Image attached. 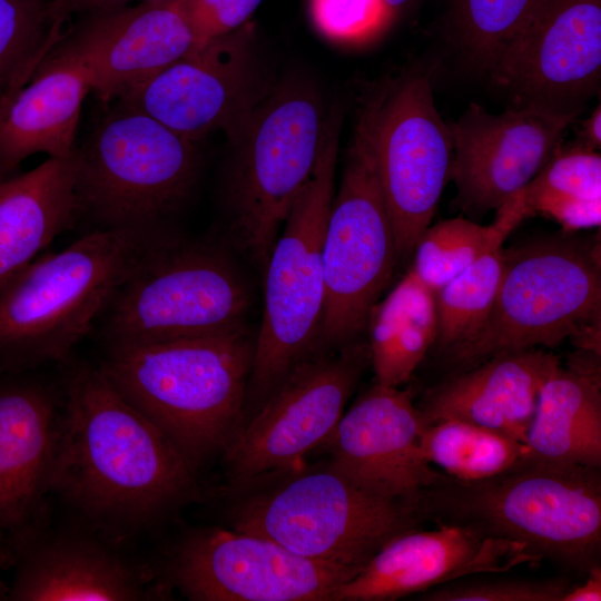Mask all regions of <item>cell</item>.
<instances>
[{
    "label": "cell",
    "mask_w": 601,
    "mask_h": 601,
    "mask_svg": "<svg viewBox=\"0 0 601 601\" xmlns=\"http://www.w3.org/2000/svg\"><path fill=\"white\" fill-rule=\"evenodd\" d=\"M370 364L368 344L356 341L295 365L223 453L226 483L296 464L321 446Z\"/></svg>",
    "instance_id": "cell-14"
},
{
    "label": "cell",
    "mask_w": 601,
    "mask_h": 601,
    "mask_svg": "<svg viewBox=\"0 0 601 601\" xmlns=\"http://www.w3.org/2000/svg\"><path fill=\"white\" fill-rule=\"evenodd\" d=\"M263 0H184L201 47L211 39L238 30Z\"/></svg>",
    "instance_id": "cell-36"
},
{
    "label": "cell",
    "mask_w": 601,
    "mask_h": 601,
    "mask_svg": "<svg viewBox=\"0 0 601 601\" xmlns=\"http://www.w3.org/2000/svg\"><path fill=\"white\" fill-rule=\"evenodd\" d=\"M198 168L196 141L118 101L77 149L79 214L97 229L164 227Z\"/></svg>",
    "instance_id": "cell-10"
},
{
    "label": "cell",
    "mask_w": 601,
    "mask_h": 601,
    "mask_svg": "<svg viewBox=\"0 0 601 601\" xmlns=\"http://www.w3.org/2000/svg\"><path fill=\"white\" fill-rule=\"evenodd\" d=\"M77 149L0 181V284L16 274L79 215Z\"/></svg>",
    "instance_id": "cell-25"
},
{
    "label": "cell",
    "mask_w": 601,
    "mask_h": 601,
    "mask_svg": "<svg viewBox=\"0 0 601 601\" xmlns=\"http://www.w3.org/2000/svg\"><path fill=\"white\" fill-rule=\"evenodd\" d=\"M255 334L245 325L206 336L106 345L98 365L198 473L244 427Z\"/></svg>",
    "instance_id": "cell-2"
},
{
    "label": "cell",
    "mask_w": 601,
    "mask_h": 601,
    "mask_svg": "<svg viewBox=\"0 0 601 601\" xmlns=\"http://www.w3.org/2000/svg\"><path fill=\"white\" fill-rule=\"evenodd\" d=\"M45 0H0V108L33 76L66 32Z\"/></svg>",
    "instance_id": "cell-30"
},
{
    "label": "cell",
    "mask_w": 601,
    "mask_h": 601,
    "mask_svg": "<svg viewBox=\"0 0 601 601\" xmlns=\"http://www.w3.org/2000/svg\"><path fill=\"white\" fill-rule=\"evenodd\" d=\"M8 585L3 582L0 577V600H6L7 598Z\"/></svg>",
    "instance_id": "cell-42"
},
{
    "label": "cell",
    "mask_w": 601,
    "mask_h": 601,
    "mask_svg": "<svg viewBox=\"0 0 601 601\" xmlns=\"http://www.w3.org/2000/svg\"><path fill=\"white\" fill-rule=\"evenodd\" d=\"M415 0H382L387 28L395 19L407 9Z\"/></svg>",
    "instance_id": "cell-41"
},
{
    "label": "cell",
    "mask_w": 601,
    "mask_h": 601,
    "mask_svg": "<svg viewBox=\"0 0 601 601\" xmlns=\"http://www.w3.org/2000/svg\"><path fill=\"white\" fill-rule=\"evenodd\" d=\"M366 329L376 382L400 387L437 339L435 292L410 268L385 298L375 304Z\"/></svg>",
    "instance_id": "cell-27"
},
{
    "label": "cell",
    "mask_w": 601,
    "mask_h": 601,
    "mask_svg": "<svg viewBox=\"0 0 601 601\" xmlns=\"http://www.w3.org/2000/svg\"><path fill=\"white\" fill-rule=\"evenodd\" d=\"M36 371L0 373V568L23 538L49 523L63 392Z\"/></svg>",
    "instance_id": "cell-19"
},
{
    "label": "cell",
    "mask_w": 601,
    "mask_h": 601,
    "mask_svg": "<svg viewBox=\"0 0 601 601\" xmlns=\"http://www.w3.org/2000/svg\"><path fill=\"white\" fill-rule=\"evenodd\" d=\"M272 86L242 27L209 40L118 101L193 141L217 129L230 140Z\"/></svg>",
    "instance_id": "cell-16"
},
{
    "label": "cell",
    "mask_w": 601,
    "mask_h": 601,
    "mask_svg": "<svg viewBox=\"0 0 601 601\" xmlns=\"http://www.w3.org/2000/svg\"><path fill=\"white\" fill-rule=\"evenodd\" d=\"M529 215L540 213L565 231L600 226L601 198H583L553 193H525L521 190Z\"/></svg>",
    "instance_id": "cell-37"
},
{
    "label": "cell",
    "mask_w": 601,
    "mask_h": 601,
    "mask_svg": "<svg viewBox=\"0 0 601 601\" xmlns=\"http://www.w3.org/2000/svg\"><path fill=\"white\" fill-rule=\"evenodd\" d=\"M595 246L570 237L505 249L493 306L477 329L444 352L452 373L493 355L553 348L566 339L600 354L601 267Z\"/></svg>",
    "instance_id": "cell-6"
},
{
    "label": "cell",
    "mask_w": 601,
    "mask_h": 601,
    "mask_svg": "<svg viewBox=\"0 0 601 601\" xmlns=\"http://www.w3.org/2000/svg\"><path fill=\"white\" fill-rule=\"evenodd\" d=\"M543 0H454L453 33L463 59L489 76Z\"/></svg>",
    "instance_id": "cell-31"
},
{
    "label": "cell",
    "mask_w": 601,
    "mask_h": 601,
    "mask_svg": "<svg viewBox=\"0 0 601 601\" xmlns=\"http://www.w3.org/2000/svg\"><path fill=\"white\" fill-rule=\"evenodd\" d=\"M529 216L521 191L496 209L490 225L455 217L430 225L414 247L415 275L435 293L504 240Z\"/></svg>",
    "instance_id": "cell-28"
},
{
    "label": "cell",
    "mask_w": 601,
    "mask_h": 601,
    "mask_svg": "<svg viewBox=\"0 0 601 601\" xmlns=\"http://www.w3.org/2000/svg\"><path fill=\"white\" fill-rule=\"evenodd\" d=\"M309 11L319 33L337 43H364L387 29L382 0H309Z\"/></svg>",
    "instance_id": "cell-35"
},
{
    "label": "cell",
    "mask_w": 601,
    "mask_h": 601,
    "mask_svg": "<svg viewBox=\"0 0 601 601\" xmlns=\"http://www.w3.org/2000/svg\"><path fill=\"white\" fill-rule=\"evenodd\" d=\"M250 297L228 250L169 231L117 288L100 315L106 345L147 344L247 325Z\"/></svg>",
    "instance_id": "cell-9"
},
{
    "label": "cell",
    "mask_w": 601,
    "mask_h": 601,
    "mask_svg": "<svg viewBox=\"0 0 601 601\" xmlns=\"http://www.w3.org/2000/svg\"><path fill=\"white\" fill-rule=\"evenodd\" d=\"M150 566L168 595L176 590L190 601H329L358 573L219 526L184 531Z\"/></svg>",
    "instance_id": "cell-13"
},
{
    "label": "cell",
    "mask_w": 601,
    "mask_h": 601,
    "mask_svg": "<svg viewBox=\"0 0 601 601\" xmlns=\"http://www.w3.org/2000/svg\"><path fill=\"white\" fill-rule=\"evenodd\" d=\"M317 89L300 77L272 86L229 140L223 184L228 240L260 273L309 179L325 124Z\"/></svg>",
    "instance_id": "cell-7"
},
{
    "label": "cell",
    "mask_w": 601,
    "mask_h": 601,
    "mask_svg": "<svg viewBox=\"0 0 601 601\" xmlns=\"http://www.w3.org/2000/svg\"><path fill=\"white\" fill-rule=\"evenodd\" d=\"M529 560L521 548L471 526L414 528L390 539L354 578L332 592L329 601L396 600Z\"/></svg>",
    "instance_id": "cell-22"
},
{
    "label": "cell",
    "mask_w": 601,
    "mask_h": 601,
    "mask_svg": "<svg viewBox=\"0 0 601 601\" xmlns=\"http://www.w3.org/2000/svg\"><path fill=\"white\" fill-rule=\"evenodd\" d=\"M225 492L233 530L357 572L390 539L421 523L413 503L373 491L331 460H303Z\"/></svg>",
    "instance_id": "cell-4"
},
{
    "label": "cell",
    "mask_w": 601,
    "mask_h": 601,
    "mask_svg": "<svg viewBox=\"0 0 601 601\" xmlns=\"http://www.w3.org/2000/svg\"><path fill=\"white\" fill-rule=\"evenodd\" d=\"M422 521L466 525L521 548L530 560L550 559L587 574L600 564L599 467L526 457L493 477L445 475L414 501Z\"/></svg>",
    "instance_id": "cell-3"
},
{
    "label": "cell",
    "mask_w": 601,
    "mask_h": 601,
    "mask_svg": "<svg viewBox=\"0 0 601 601\" xmlns=\"http://www.w3.org/2000/svg\"><path fill=\"white\" fill-rule=\"evenodd\" d=\"M90 90L80 61L53 49L0 108V181L35 154L62 158L76 151L81 105Z\"/></svg>",
    "instance_id": "cell-24"
},
{
    "label": "cell",
    "mask_w": 601,
    "mask_h": 601,
    "mask_svg": "<svg viewBox=\"0 0 601 601\" xmlns=\"http://www.w3.org/2000/svg\"><path fill=\"white\" fill-rule=\"evenodd\" d=\"M578 117L512 106L491 114L470 104L449 124L456 204L470 215L496 210L543 169Z\"/></svg>",
    "instance_id": "cell-17"
},
{
    "label": "cell",
    "mask_w": 601,
    "mask_h": 601,
    "mask_svg": "<svg viewBox=\"0 0 601 601\" xmlns=\"http://www.w3.org/2000/svg\"><path fill=\"white\" fill-rule=\"evenodd\" d=\"M423 427L407 391L375 382L343 413L321 447L373 491L414 504L422 490L446 475L422 453Z\"/></svg>",
    "instance_id": "cell-21"
},
{
    "label": "cell",
    "mask_w": 601,
    "mask_h": 601,
    "mask_svg": "<svg viewBox=\"0 0 601 601\" xmlns=\"http://www.w3.org/2000/svg\"><path fill=\"white\" fill-rule=\"evenodd\" d=\"M397 258L366 128L358 117L324 233L325 305L315 353L359 341Z\"/></svg>",
    "instance_id": "cell-11"
},
{
    "label": "cell",
    "mask_w": 601,
    "mask_h": 601,
    "mask_svg": "<svg viewBox=\"0 0 601 601\" xmlns=\"http://www.w3.org/2000/svg\"><path fill=\"white\" fill-rule=\"evenodd\" d=\"M342 111L326 115L315 168L266 263L264 309L245 401V423L288 372L315 352L325 305L323 240L335 193Z\"/></svg>",
    "instance_id": "cell-8"
},
{
    "label": "cell",
    "mask_w": 601,
    "mask_h": 601,
    "mask_svg": "<svg viewBox=\"0 0 601 601\" xmlns=\"http://www.w3.org/2000/svg\"><path fill=\"white\" fill-rule=\"evenodd\" d=\"M505 249L491 252L435 293L441 352L469 338L489 315L503 274Z\"/></svg>",
    "instance_id": "cell-32"
},
{
    "label": "cell",
    "mask_w": 601,
    "mask_h": 601,
    "mask_svg": "<svg viewBox=\"0 0 601 601\" xmlns=\"http://www.w3.org/2000/svg\"><path fill=\"white\" fill-rule=\"evenodd\" d=\"M525 445L536 460L600 469V377L560 364L540 388Z\"/></svg>",
    "instance_id": "cell-26"
},
{
    "label": "cell",
    "mask_w": 601,
    "mask_h": 601,
    "mask_svg": "<svg viewBox=\"0 0 601 601\" xmlns=\"http://www.w3.org/2000/svg\"><path fill=\"white\" fill-rule=\"evenodd\" d=\"M167 228L95 229L0 284V373L65 362Z\"/></svg>",
    "instance_id": "cell-5"
},
{
    "label": "cell",
    "mask_w": 601,
    "mask_h": 601,
    "mask_svg": "<svg viewBox=\"0 0 601 601\" xmlns=\"http://www.w3.org/2000/svg\"><path fill=\"white\" fill-rule=\"evenodd\" d=\"M584 582L572 585L561 601H600L601 600V566L593 565L587 572Z\"/></svg>",
    "instance_id": "cell-39"
},
{
    "label": "cell",
    "mask_w": 601,
    "mask_h": 601,
    "mask_svg": "<svg viewBox=\"0 0 601 601\" xmlns=\"http://www.w3.org/2000/svg\"><path fill=\"white\" fill-rule=\"evenodd\" d=\"M574 145L597 150L601 146V106L593 110L591 116L581 124V130Z\"/></svg>",
    "instance_id": "cell-40"
},
{
    "label": "cell",
    "mask_w": 601,
    "mask_h": 601,
    "mask_svg": "<svg viewBox=\"0 0 601 601\" xmlns=\"http://www.w3.org/2000/svg\"><path fill=\"white\" fill-rule=\"evenodd\" d=\"M85 14L55 49L80 61L90 89L105 104L199 48L184 0L141 1Z\"/></svg>",
    "instance_id": "cell-20"
},
{
    "label": "cell",
    "mask_w": 601,
    "mask_h": 601,
    "mask_svg": "<svg viewBox=\"0 0 601 601\" xmlns=\"http://www.w3.org/2000/svg\"><path fill=\"white\" fill-rule=\"evenodd\" d=\"M523 190L601 198L600 152L574 144L561 145Z\"/></svg>",
    "instance_id": "cell-34"
},
{
    "label": "cell",
    "mask_w": 601,
    "mask_h": 601,
    "mask_svg": "<svg viewBox=\"0 0 601 601\" xmlns=\"http://www.w3.org/2000/svg\"><path fill=\"white\" fill-rule=\"evenodd\" d=\"M155 0H50L49 9L57 19L68 20L71 14L88 13L130 4L132 2Z\"/></svg>",
    "instance_id": "cell-38"
},
{
    "label": "cell",
    "mask_w": 601,
    "mask_h": 601,
    "mask_svg": "<svg viewBox=\"0 0 601 601\" xmlns=\"http://www.w3.org/2000/svg\"><path fill=\"white\" fill-rule=\"evenodd\" d=\"M61 385L50 495L73 523L121 543L203 497L197 472L99 365H72Z\"/></svg>",
    "instance_id": "cell-1"
},
{
    "label": "cell",
    "mask_w": 601,
    "mask_h": 601,
    "mask_svg": "<svg viewBox=\"0 0 601 601\" xmlns=\"http://www.w3.org/2000/svg\"><path fill=\"white\" fill-rule=\"evenodd\" d=\"M487 78L509 106L580 115L600 91L601 0H543Z\"/></svg>",
    "instance_id": "cell-15"
},
{
    "label": "cell",
    "mask_w": 601,
    "mask_h": 601,
    "mask_svg": "<svg viewBox=\"0 0 601 601\" xmlns=\"http://www.w3.org/2000/svg\"><path fill=\"white\" fill-rule=\"evenodd\" d=\"M388 213L397 257L414 250L431 225L451 176L449 124L440 116L430 75L414 68L390 80L359 112Z\"/></svg>",
    "instance_id": "cell-12"
},
{
    "label": "cell",
    "mask_w": 601,
    "mask_h": 601,
    "mask_svg": "<svg viewBox=\"0 0 601 601\" xmlns=\"http://www.w3.org/2000/svg\"><path fill=\"white\" fill-rule=\"evenodd\" d=\"M571 581L559 579H493L446 582L420 593L425 601H561Z\"/></svg>",
    "instance_id": "cell-33"
},
{
    "label": "cell",
    "mask_w": 601,
    "mask_h": 601,
    "mask_svg": "<svg viewBox=\"0 0 601 601\" xmlns=\"http://www.w3.org/2000/svg\"><path fill=\"white\" fill-rule=\"evenodd\" d=\"M421 449L430 464L459 481L493 477L530 456L525 443L462 420H440L424 426Z\"/></svg>",
    "instance_id": "cell-29"
},
{
    "label": "cell",
    "mask_w": 601,
    "mask_h": 601,
    "mask_svg": "<svg viewBox=\"0 0 601 601\" xmlns=\"http://www.w3.org/2000/svg\"><path fill=\"white\" fill-rule=\"evenodd\" d=\"M7 601H141L169 597L149 563L86 526L51 528L23 538L12 550Z\"/></svg>",
    "instance_id": "cell-18"
},
{
    "label": "cell",
    "mask_w": 601,
    "mask_h": 601,
    "mask_svg": "<svg viewBox=\"0 0 601 601\" xmlns=\"http://www.w3.org/2000/svg\"><path fill=\"white\" fill-rule=\"evenodd\" d=\"M560 359L544 348L504 352L452 373L416 406L424 426L462 420L525 443L538 396Z\"/></svg>",
    "instance_id": "cell-23"
}]
</instances>
